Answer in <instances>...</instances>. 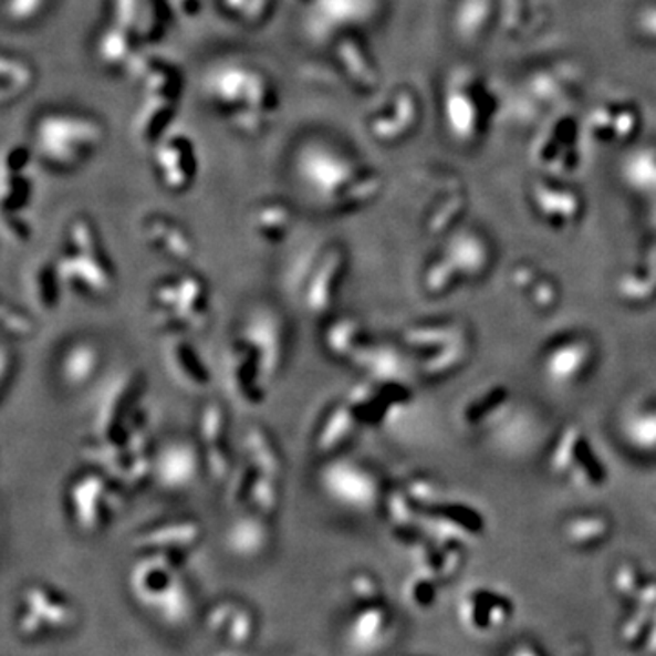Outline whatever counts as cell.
<instances>
[{"label": "cell", "instance_id": "23", "mask_svg": "<svg viewBox=\"0 0 656 656\" xmlns=\"http://www.w3.org/2000/svg\"><path fill=\"white\" fill-rule=\"evenodd\" d=\"M145 238L150 247L176 261L194 258L196 247L187 230L168 218H150L145 222Z\"/></svg>", "mask_w": 656, "mask_h": 656}, {"label": "cell", "instance_id": "7", "mask_svg": "<svg viewBox=\"0 0 656 656\" xmlns=\"http://www.w3.org/2000/svg\"><path fill=\"white\" fill-rule=\"evenodd\" d=\"M73 621L75 607L72 602L52 587L30 585L22 593L19 631L28 638L46 635L50 631L67 629Z\"/></svg>", "mask_w": 656, "mask_h": 656}, {"label": "cell", "instance_id": "37", "mask_svg": "<svg viewBox=\"0 0 656 656\" xmlns=\"http://www.w3.org/2000/svg\"><path fill=\"white\" fill-rule=\"evenodd\" d=\"M249 506L259 517H270L274 514L280 506V480H272L269 476L258 475V480L253 483L250 492Z\"/></svg>", "mask_w": 656, "mask_h": 656}, {"label": "cell", "instance_id": "22", "mask_svg": "<svg viewBox=\"0 0 656 656\" xmlns=\"http://www.w3.org/2000/svg\"><path fill=\"white\" fill-rule=\"evenodd\" d=\"M208 627L232 646H247L256 633V618L243 605L222 602L210 611Z\"/></svg>", "mask_w": 656, "mask_h": 656}, {"label": "cell", "instance_id": "30", "mask_svg": "<svg viewBox=\"0 0 656 656\" xmlns=\"http://www.w3.org/2000/svg\"><path fill=\"white\" fill-rule=\"evenodd\" d=\"M176 17L170 0H143L137 27L140 44L148 46L163 41L170 32L171 22L176 21Z\"/></svg>", "mask_w": 656, "mask_h": 656}, {"label": "cell", "instance_id": "8", "mask_svg": "<svg viewBox=\"0 0 656 656\" xmlns=\"http://www.w3.org/2000/svg\"><path fill=\"white\" fill-rule=\"evenodd\" d=\"M376 0H314L306 30L317 41H334L365 27L376 13Z\"/></svg>", "mask_w": 656, "mask_h": 656}, {"label": "cell", "instance_id": "4", "mask_svg": "<svg viewBox=\"0 0 656 656\" xmlns=\"http://www.w3.org/2000/svg\"><path fill=\"white\" fill-rule=\"evenodd\" d=\"M179 553H152L140 560L132 571V590L135 596L157 611L166 622H181L190 610L188 591L179 576Z\"/></svg>", "mask_w": 656, "mask_h": 656}, {"label": "cell", "instance_id": "43", "mask_svg": "<svg viewBox=\"0 0 656 656\" xmlns=\"http://www.w3.org/2000/svg\"><path fill=\"white\" fill-rule=\"evenodd\" d=\"M351 590L357 600H373V596H376L377 593L376 584L365 574H360V576L352 580Z\"/></svg>", "mask_w": 656, "mask_h": 656}, {"label": "cell", "instance_id": "9", "mask_svg": "<svg viewBox=\"0 0 656 656\" xmlns=\"http://www.w3.org/2000/svg\"><path fill=\"white\" fill-rule=\"evenodd\" d=\"M152 148L160 185L171 194H183L191 188L199 168L194 140L181 132H170Z\"/></svg>", "mask_w": 656, "mask_h": 656}, {"label": "cell", "instance_id": "13", "mask_svg": "<svg viewBox=\"0 0 656 656\" xmlns=\"http://www.w3.org/2000/svg\"><path fill=\"white\" fill-rule=\"evenodd\" d=\"M61 283L81 290L90 298H104L114 289V278L103 253H83L70 250L58 261Z\"/></svg>", "mask_w": 656, "mask_h": 656}, {"label": "cell", "instance_id": "48", "mask_svg": "<svg viewBox=\"0 0 656 656\" xmlns=\"http://www.w3.org/2000/svg\"><path fill=\"white\" fill-rule=\"evenodd\" d=\"M295 2H300V4L306 6V8H309V6L314 4V0H295Z\"/></svg>", "mask_w": 656, "mask_h": 656}, {"label": "cell", "instance_id": "34", "mask_svg": "<svg viewBox=\"0 0 656 656\" xmlns=\"http://www.w3.org/2000/svg\"><path fill=\"white\" fill-rule=\"evenodd\" d=\"M225 15L241 27L259 28L274 13V0H219Z\"/></svg>", "mask_w": 656, "mask_h": 656}, {"label": "cell", "instance_id": "21", "mask_svg": "<svg viewBox=\"0 0 656 656\" xmlns=\"http://www.w3.org/2000/svg\"><path fill=\"white\" fill-rule=\"evenodd\" d=\"M416 119V101L407 92L396 95L387 108L368 119V129L374 139L382 143H391L404 137L408 129L413 128Z\"/></svg>", "mask_w": 656, "mask_h": 656}, {"label": "cell", "instance_id": "46", "mask_svg": "<svg viewBox=\"0 0 656 656\" xmlns=\"http://www.w3.org/2000/svg\"><path fill=\"white\" fill-rule=\"evenodd\" d=\"M11 368H13V365H11L10 362V351H8V348H4V352H2V373H0V376H2V388L8 387V382H10Z\"/></svg>", "mask_w": 656, "mask_h": 656}, {"label": "cell", "instance_id": "29", "mask_svg": "<svg viewBox=\"0 0 656 656\" xmlns=\"http://www.w3.org/2000/svg\"><path fill=\"white\" fill-rule=\"evenodd\" d=\"M269 529L259 518H241L227 532V548L236 556H258L269 545Z\"/></svg>", "mask_w": 656, "mask_h": 656}, {"label": "cell", "instance_id": "16", "mask_svg": "<svg viewBox=\"0 0 656 656\" xmlns=\"http://www.w3.org/2000/svg\"><path fill=\"white\" fill-rule=\"evenodd\" d=\"M129 75L139 83L143 97H159L176 101V103L181 101L183 90H185L183 72L177 64L159 55L140 52L129 70Z\"/></svg>", "mask_w": 656, "mask_h": 656}, {"label": "cell", "instance_id": "45", "mask_svg": "<svg viewBox=\"0 0 656 656\" xmlns=\"http://www.w3.org/2000/svg\"><path fill=\"white\" fill-rule=\"evenodd\" d=\"M638 28H641L644 35L656 41V6L642 11L641 17H638Z\"/></svg>", "mask_w": 656, "mask_h": 656}, {"label": "cell", "instance_id": "32", "mask_svg": "<svg viewBox=\"0 0 656 656\" xmlns=\"http://www.w3.org/2000/svg\"><path fill=\"white\" fill-rule=\"evenodd\" d=\"M387 631V613L383 607L368 605L357 613L348 627V642L356 649H373L383 641Z\"/></svg>", "mask_w": 656, "mask_h": 656}, {"label": "cell", "instance_id": "42", "mask_svg": "<svg viewBox=\"0 0 656 656\" xmlns=\"http://www.w3.org/2000/svg\"><path fill=\"white\" fill-rule=\"evenodd\" d=\"M208 0H170L171 8L176 11L177 17H185V19H194L199 15Z\"/></svg>", "mask_w": 656, "mask_h": 656}, {"label": "cell", "instance_id": "11", "mask_svg": "<svg viewBox=\"0 0 656 656\" xmlns=\"http://www.w3.org/2000/svg\"><path fill=\"white\" fill-rule=\"evenodd\" d=\"M331 53L334 66L354 92L373 94L379 83V73L367 44L357 32L345 33L334 39Z\"/></svg>", "mask_w": 656, "mask_h": 656}, {"label": "cell", "instance_id": "6", "mask_svg": "<svg viewBox=\"0 0 656 656\" xmlns=\"http://www.w3.org/2000/svg\"><path fill=\"white\" fill-rule=\"evenodd\" d=\"M67 494L72 518L86 532L101 531L119 511V492L104 475H84L73 481Z\"/></svg>", "mask_w": 656, "mask_h": 656}, {"label": "cell", "instance_id": "33", "mask_svg": "<svg viewBox=\"0 0 656 656\" xmlns=\"http://www.w3.org/2000/svg\"><path fill=\"white\" fill-rule=\"evenodd\" d=\"M28 280V298L35 303L41 311H52L59 300L58 264L41 263L30 272Z\"/></svg>", "mask_w": 656, "mask_h": 656}, {"label": "cell", "instance_id": "28", "mask_svg": "<svg viewBox=\"0 0 656 656\" xmlns=\"http://www.w3.org/2000/svg\"><path fill=\"white\" fill-rule=\"evenodd\" d=\"M356 429V416L351 405L334 407L326 416L325 424L321 427L315 438V450L317 455H332L342 445H345L354 435Z\"/></svg>", "mask_w": 656, "mask_h": 656}, {"label": "cell", "instance_id": "17", "mask_svg": "<svg viewBox=\"0 0 656 656\" xmlns=\"http://www.w3.org/2000/svg\"><path fill=\"white\" fill-rule=\"evenodd\" d=\"M199 455L188 441H170L159 450L154 461V472L166 491H185L199 475Z\"/></svg>", "mask_w": 656, "mask_h": 656}, {"label": "cell", "instance_id": "3", "mask_svg": "<svg viewBox=\"0 0 656 656\" xmlns=\"http://www.w3.org/2000/svg\"><path fill=\"white\" fill-rule=\"evenodd\" d=\"M104 139L101 119L75 110L46 112L33 125V152L53 170H77L101 150Z\"/></svg>", "mask_w": 656, "mask_h": 656}, {"label": "cell", "instance_id": "27", "mask_svg": "<svg viewBox=\"0 0 656 656\" xmlns=\"http://www.w3.org/2000/svg\"><path fill=\"white\" fill-rule=\"evenodd\" d=\"M250 225L259 238L269 243H281L294 227V212L289 205L281 201L263 202L253 208Z\"/></svg>", "mask_w": 656, "mask_h": 656}, {"label": "cell", "instance_id": "40", "mask_svg": "<svg viewBox=\"0 0 656 656\" xmlns=\"http://www.w3.org/2000/svg\"><path fill=\"white\" fill-rule=\"evenodd\" d=\"M140 6H143V0H108V22L125 28L128 32L137 35Z\"/></svg>", "mask_w": 656, "mask_h": 656}, {"label": "cell", "instance_id": "1", "mask_svg": "<svg viewBox=\"0 0 656 656\" xmlns=\"http://www.w3.org/2000/svg\"><path fill=\"white\" fill-rule=\"evenodd\" d=\"M199 90L208 106L236 134L261 137L280 110V90L269 73L243 61H219L202 72Z\"/></svg>", "mask_w": 656, "mask_h": 656}, {"label": "cell", "instance_id": "35", "mask_svg": "<svg viewBox=\"0 0 656 656\" xmlns=\"http://www.w3.org/2000/svg\"><path fill=\"white\" fill-rule=\"evenodd\" d=\"M32 197V179L27 170L2 168V205L6 210H19Z\"/></svg>", "mask_w": 656, "mask_h": 656}, {"label": "cell", "instance_id": "31", "mask_svg": "<svg viewBox=\"0 0 656 656\" xmlns=\"http://www.w3.org/2000/svg\"><path fill=\"white\" fill-rule=\"evenodd\" d=\"M244 449H247V461L258 470L259 475L280 480L281 470H283L281 456L274 439L270 438L263 429L253 427L244 435Z\"/></svg>", "mask_w": 656, "mask_h": 656}, {"label": "cell", "instance_id": "18", "mask_svg": "<svg viewBox=\"0 0 656 656\" xmlns=\"http://www.w3.org/2000/svg\"><path fill=\"white\" fill-rule=\"evenodd\" d=\"M199 436L202 444V461L216 480H225L230 472V458L227 450V416L221 405L208 404L202 407L199 419Z\"/></svg>", "mask_w": 656, "mask_h": 656}, {"label": "cell", "instance_id": "12", "mask_svg": "<svg viewBox=\"0 0 656 656\" xmlns=\"http://www.w3.org/2000/svg\"><path fill=\"white\" fill-rule=\"evenodd\" d=\"M321 486L332 500L356 511L368 509L376 501V483L371 475L348 461L326 467L321 475Z\"/></svg>", "mask_w": 656, "mask_h": 656}, {"label": "cell", "instance_id": "44", "mask_svg": "<svg viewBox=\"0 0 656 656\" xmlns=\"http://www.w3.org/2000/svg\"><path fill=\"white\" fill-rule=\"evenodd\" d=\"M4 233L13 243H24L30 238V228L27 225H22L19 219L6 218L4 219Z\"/></svg>", "mask_w": 656, "mask_h": 656}, {"label": "cell", "instance_id": "10", "mask_svg": "<svg viewBox=\"0 0 656 656\" xmlns=\"http://www.w3.org/2000/svg\"><path fill=\"white\" fill-rule=\"evenodd\" d=\"M239 337L258 354L264 376L272 379L280 373L284 356V325L270 309H258L244 321Z\"/></svg>", "mask_w": 656, "mask_h": 656}, {"label": "cell", "instance_id": "39", "mask_svg": "<svg viewBox=\"0 0 656 656\" xmlns=\"http://www.w3.org/2000/svg\"><path fill=\"white\" fill-rule=\"evenodd\" d=\"M67 241H70V250L75 252L103 253L98 244L97 230L90 219H75L67 230Z\"/></svg>", "mask_w": 656, "mask_h": 656}, {"label": "cell", "instance_id": "24", "mask_svg": "<svg viewBox=\"0 0 656 656\" xmlns=\"http://www.w3.org/2000/svg\"><path fill=\"white\" fill-rule=\"evenodd\" d=\"M201 534L197 522L165 523L143 532L135 543L152 553H181L183 549L194 548Z\"/></svg>", "mask_w": 656, "mask_h": 656}, {"label": "cell", "instance_id": "26", "mask_svg": "<svg viewBox=\"0 0 656 656\" xmlns=\"http://www.w3.org/2000/svg\"><path fill=\"white\" fill-rule=\"evenodd\" d=\"M101 363V352L90 342H77L67 346L61 360V377L67 387H84L92 382Z\"/></svg>", "mask_w": 656, "mask_h": 656}, {"label": "cell", "instance_id": "19", "mask_svg": "<svg viewBox=\"0 0 656 656\" xmlns=\"http://www.w3.org/2000/svg\"><path fill=\"white\" fill-rule=\"evenodd\" d=\"M139 39L125 28L106 22L95 41V58L98 64L112 73H129L135 59L139 58Z\"/></svg>", "mask_w": 656, "mask_h": 656}, {"label": "cell", "instance_id": "36", "mask_svg": "<svg viewBox=\"0 0 656 656\" xmlns=\"http://www.w3.org/2000/svg\"><path fill=\"white\" fill-rule=\"evenodd\" d=\"M53 0H2L6 21L13 27H27L41 19Z\"/></svg>", "mask_w": 656, "mask_h": 656}, {"label": "cell", "instance_id": "14", "mask_svg": "<svg viewBox=\"0 0 656 656\" xmlns=\"http://www.w3.org/2000/svg\"><path fill=\"white\" fill-rule=\"evenodd\" d=\"M346 258L340 247H331L321 256L311 278L306 281L305 309L312 315H323L336 303L337 292L345 275Z\"/></svg>", "mask_w": 656, "mask_h": 656}, {"label": "cell", "instance_id": "5", "mask_svg": "<svg viewBox=\"0 0 656 656\" xmlns=\"http://www.w3.org/2000/svg\"><path fill=\"white\" fill-rule=\"evenodd\" d=\"M222 376L228 394L239 407L258 408L264 404L269 377L264 376L258 354L241 337L225 351Z\"/></svg>", "mask_w": 656, "mask_h": 656}, {"label": "cell", "instance_id": "41", "mask_svg": "<svg viewBox=\"0 0 656 656\" xmlns=\"http://www.w3.org/2000/svg\"><path fill=\"white\" fill-rule=\"evenodd\" d=\"M2 323H4V331L13 337H32L35 331L33 321L24 312L11 309L8 303L2 306Z\"/></svg>", "mask_w": 656, "mask_h": 656}, {"label": "cell", "instance_id": "47", "mask_svg": "<svg viewBox=\"0 0 656 656\" xmlns=\"http://www.w3.org/2000/svg\"><path fill=\"white\" fill-rule=\"evenodd\" d=\"M509 656H542V655H538V653L534 652V649H532V647L520 646V647H517V649H514V652H512L511 655H509Z\"/></svg>", "mask_w": 656, "mask_h": 656}, {"label": "cell", "instance_id": "15", "mask_svg": "<svg viewBox=\"0 0 656 656\" xmlns=\"http://www.w3.org/2000/svg\"><path fill=\"white\" fill-rule=\"evenodd\" d=\"M163 362L171 382L187 393H202L210 387V373L190 342L179 334H171L163 345Z\"/></svg>", "mask_w": 656, "mask_h": 656}, {"label": "cell", "instance_id": "20", "mask_svg": "<svg viewBox=\"0 0 656 656\" xmlns=\"http://www.w3.org/2000/svg\"><path fill=\"white\" fill-rule=\"evenodd\" d=\"M179 103L159 97H143L134 114L132 132L140 145L156 146L165 135L170 134L176 121Z\"/></svg>", "mask_w": 656, "mask_h": 656}, {"label": "cell", "instance_id": "38", "mask_svg": "<svg viewBox=\"0 0 656 656\" xmlns=\"http://www.w3.org/2000/svg\"><path fill=\"white\" fill-rule=\"evenodd\" d=\"M360 326L356 321L340 320L326 331V346L334 356H351L357 348Z\"/></svg>", "mask_w": 656, "mask_h": 656}, {"label": "cell", "instance_id": "25", "mask_svg": "<svg viewBox=\"0 0 656 656\" xmlns=\"http://www.w3.org/2000/svg\"><path fill=\"white\" fill-rule=\"evenodd\" d=\"M37 72L33 64L19 55H2L0 63V103L10 106L27 97L35 88Z\"/></svg>", "mask_w": 656, "mask_h": 656}, {"label": "cell", "instance_id": "2", "mask_svg": "<svg viewBox=\"0 0 656 656\" xmlns=\"http://www.w3.org/2000/svg\"><path fill=\"white\" fill-rule=\"evenodd\" d=\"M294 170L301 187L329 212L363 207L382 187L373 170L325 140L303 143L295 152Z\"/></svg>", "mask_w": 656, "mask_h": 656}]
</instances>
